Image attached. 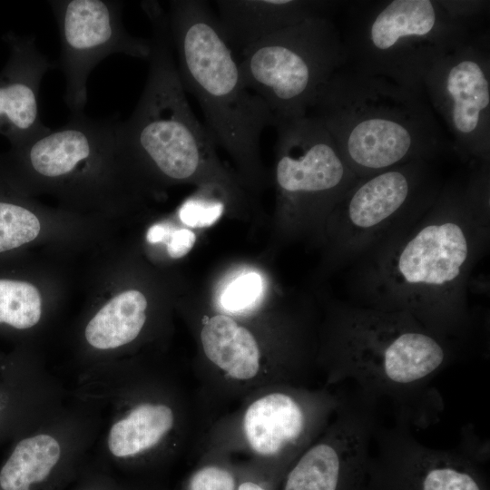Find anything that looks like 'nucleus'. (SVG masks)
I'll return each mask as SVG.
<instances>
[{"label":"nucleus","mask_w":490,"mask_h":490,"mask_svg":"<svg viewBox=\"0 0 490 490\" xmlns=\"http://www.w3.org/2000/svg\"><path fill=\"white\" fill-rule=\"evenodd\" d=\"M488 163L443 185L415 221L366 253L356 274L358 305L414 317L449 339L469 326L466 288L486 242Z\"/></svg>","instance_id":"f257e3e1"},{"label":"nucleus","mask_w":490,"mask_h":490,"mask_svg":"<svg viewBox=\"0 0 490 490\" xmlns=\"http://www.w3.org/2000/svg\"><path fill=\"white\" fill-rule=\"evenodd\" d=\"M454 356L449 339L407 313L347 304L331 317L318 362L325 387L348 381L387 402L396 423L425 428L443 412L432 381Z\"/></svg>","instance_id":"f03ea898"},{"label":"nucleus","mask_w":490,"mask_h":490,"mask_svg":"<svg viewBox=\"0 0 490 490\" xmlns=\"http://www.w3.org/2000/svg\"><path fill=\"white\" fill-rule=\"evenodd\" d=\"M308 115L323 123L358 179L452 148L424 88L348 64L321 87Z\"/></svg>","instance_id":"7ed1b4c3"},{"label":"nucleus","mask_w":490,"mask_h":490,"mask_svg":"<svg viewBox=\"0 0 490 490\" xmlns=\"http://www.w3.org/2000/svg\"><path fill=\"white\" fill-rule=\"evenodd\" d=\"M98 416L92 454L132 467L162 466L192 442L195 407L178 375L132 360L82 370L70 389Z\"/></svg>","instance_id":"20e7f679"},{"label":"nucleus","mask_w":490,"mask_h":490,"mask_svg":"<svg viewBox=\"0 0 490 490\" xmlns=\"http://www.w3.org/2000/svg\"><path fill=\"white\" fill-rule=\"evenodd\" d=\"M167 13L185 93L198 101L214 142L243 166H253L263 131L274 127L271 113L243 83L239 60L207 1H171Z\"/></svg>","instance_id":"39448f33"},{"label":"nucleus","mask_w":490,"mask_h":490,"mask_svg":"<svg viewBox=\"0 0 490 490\" xmlns=\"http://www.w3.org/2000/svg\"><path fill=\"white\" fill-rule=\"evenodd\" d=\"M141 7L151 24L149 72L127 121L125 138L139 166L166 181L195 179L217 165L212 137L192 113L177 72L168 13L157 1Z\"/></svg>","instance_id":"423d86ee"},{"label":"nucleus","mask_w":490,"mask_h":490,"mask_svg":"<svg viewBox=\"0 0 490 490\" xmlns=\"http://www.w3.org/2000/svg\"><path fill=\"white\" fill-rule=\"evenodd\" d=\"M475 34L439 0H357L341 35L353 68L424 88L431 67Z\"/></svg>","instance_id":"0eeeda50"},{"label":"nucleus","mask_w":490,"mask_h":490,"mask_svg":"<svg viewBox=\"0 0 490 490\" xmlns=\"http://www.w3.org/2000/svg\"><path fill=\"white\" fill-rule=\"evenodd\" d=\"M239 401V407L217 417L199 436V454L220 453L285 475L325 430L339 404V393L327 387L276 383Z\"/></svg>","instance_id":"6e6552de"},{"label":"nucleus","mask_w":490,"mask_h":490,"mask_svg":"<svg viewBox=\"0 0 490 490\" xmlns=\"http://www.w3.org/2000/svg\"><path fill=\"white\" fill-rule=\"evenodd\" d=\"M245 85L267 105L274 127L308 115L321 87L348 64L331 17H314L260 41L240 54Z\"/></svg>","instance_id":"1a4fd4ad"},{"label":"nucleus","mask_w":490,"mask_h":490,"mask_svg":"<svg viewBox=\"0 0 490 490\" xmlns=\"http://www.w3.org/2000/svg\"><path fill=\"white\" fill-rule=\"evenodd\" d=\"M22 158L39 189L75 197L114 195L139 168L118 114L71 113L66 123L24 145Z\"/></svg>","instance_id":"9d476101"},{"label":"nucleus","mask_w":490,"mask_h":490,"mask_svg":"<svg viewBox=\"0 0 490 490\" xmlns=\"http://www.w3.org/2000/svg\"><path fill=\"white\" fill-rule=\"evenodd\" d=\"M432 160L412 161L358 179L330 215L340 251L367 253L417 220L443 184Z\"/></svg>","instance_id":"9b49d317"},{"label":"nucleus","mask_w":490,"mask_h":490,"mask_svg":"<svg viewBox=\"0 0 490 490\" xmlns=\"http://www.w3.org/2000/svg\"><path fill=\"white\" fill-rule=\"evenodd\" d=\"M434 113L444 121L451 146L464 160H490V53L478 33L439 59L423 81Z\"/></svg>","instance_id":"f8f14e48"},{"label":"nucleus","mask_w":490,"mask_h":490,"mask_svg":"<svg viewBox=\"0 0 490 490\" xmlns=\"http://www.w3.org/2000/svg\"><path fill=\"white\" fill-rule=\"evenodd\" d=\"M378 406L357 389L339 393L328 425L289 466L279 490H366Z\"/></svg>","instance_id":"ddd939ff"},{"label":"nucleus","mask_w":490,"mask_h":490,"mask_svg":"<svg viewBox=\"0 0 490 490\" xmlns=\"http://www.w3.org/2000/svg\"><path fill=\"white\" fill-rule=\"evenodd\" d=\"M58 27L64 101L71 113L83 112L90 74L104 58L122 54L147 59L150 38L131 34L122 23L124 3L112 0L48 1Z\"/></svg>","instance_id":"4468645a"},{"label":"nucleus","mask_w":490,"mask_h":490,"mask_svg":"<svg viewBox=\"0 0 490 490\" xmlns=\"http://www.w3.org/2000/svg\"><path fill=\"white\" fill-rule=\"evenodd\" d=\"M275 179L296 209L331 212L358 180L341 157L323 123L307 115L279 122Z\"/></svg>","instance_id":"2eb2a0df"},{"label":"nucleus","mask_w":490,"mask_h":490,"mask_svg":"<svg viewBox=\"0 0 490 490\" xmlns=\"http://www.w3.org/2000/svg\"><path fill=\"white\" fill-rule=\"evenodd\" d=\"M373 443L366 490H490L481 464L458 447L424 445L407 426H378Z\"/></svg>","instance_id":"dca6fc26"},{"label":"nucleus","mask_w":490,"mask_h":490,"mask_svg":"<svg viewBox=\"0 0 490 490\" xmlns=\"http://www.w3.org/2000/svg\"><path fill=\"white\" fill-rule=\"evenodd\" d=\"M201 324L200 341L206 367L198 377L205 397L212 402L240 400L276 383L304 385L266 356L256 334L232 317L216 314L205 317Z\"/></svg>","instance_id":"f3484780"},{"label":"nucleus","mask_w":490,"mask_h":490,"mask_svg":"<svg viewBox=\"0 0 490 490\" xmlns=\"http://www.w3.org/2000/svg\"><path fill=\"white\" fill-rule=\"evenodd\" d=\"M67 389L35 358L0 359V445L15 438L60 408Z\"/></svg>","instance_id":"a211bd4d"},{"label":"nucleus","mask_w":490,"mask_h":490,"mask_svg":"<svg viewBox=\"0 0 490 490\" xmlns=\"http://www.w3.org/2000/svg\"><path fill=\"white\" fill-rule=\"evenodd\" d=\"M339 4L319 0H218L220 28L240 54L288 27L314 17H330Z\"/></svg>","instance_id":"6ab92c4d"},{"label":"nucleus","mask_w":490,"mask_h":490,"mask_svg":"<svg viewBox=\"0 0 490 490\" xmlns=\"http://www.w3.org/2000/svg\"><path fill=\"white\" fill-rule=\"evenodd\" d=\"M15 59L7 79L0 83V125L24 146L48 132L40 113V87L45 74L56 68L33 38L15 45Z\"/></svg>","instance_id":"aec40b11"},{"label":"nucleus","mask_w":490,"mask_h":490,"mask_svg":"<svg viewBox=\"0 0 490 490\" xmlns=\"http://www.w3.org/2000/svg\"><path fill=\"white\" fill-rule=\"evenodd\" d=\"M147 307L145 296L136 289L112 298L83 328V340L88 348L105 356L135 342L146 325Z\"/></svg>","instance_id":"412c9836"},{"label":"nucleus","mask_w":490,"mask_h":490,"mask_svg":"<svg viewBox=\"0 0 490 490\" xmlns=\"http://www.w3.org/2000/svg\"><path fill=\"white\" fill-rule=\"evenodd\" d=\"M42 315V298L34 285L0 279V326L26 331L39 324Z\"/></svg>","instance_id":"4be33fe9"},{"label":"nucleus","mask_w":490,"mask_h":490,"mask_svg":"<svg viewBox=\"0 0 490 490\" xmlns=\"http://www.w3.org/2000/svg\"><path fill=\"white\" fill-rule=\"evenodd\" d=\"M240 474V461L214 452H202L181 490H236Z\"/></svg>","instance_id":"5701e85b"},{"label":"nucleus","mask_w":490,"mask_h":490,"mask_svg":"<svg viewBox=\"0 0 490 490\" xmlns=\"http://www.w3.org/2000/svg\"><path fill=\"white\" fill-rule=\"evenodd\" d=\"M38 217L24 206L0 201V252L18 248L39 234Z\"/></svg>","instance_id":"b1692460"},{"label":"nucleus","mask_w":490,"mask_h":490,"mask_svg":"<svg viewBox=\"0 0 490 490\" xmlns=\"http://www.w3.org/2000/svg\"><path fill=\"white\" fill-rule=\"evenodd\" d=\"M262 290L261 277L248 272L235 279L223 291L220 303L225 311L241 314L250 310Z\"/></svg>","instance_id":"393cba45"},{"label":"nucleus","mask_w":490,"mask_h":490,"mask_svg":"<svg viewBox=\"0 0 490 490\" xmlns=\"http://www.w3.org/2000/svg\"><path fill=\"white\" fill-rule=\"evenodd\" d=\"M201 192L186 200L179 211L181 220L191 227L211 226L224 211L222 201Z\"/></svg>","instance_id":"a878e982"},{"label":"nucleus","mask_w":490,"mask_h":490,"mask_svg":"<svg viewBox=\"0 0 490 490\" xmlns=\"http://www.w3.org/2000/svg\"><path fill=\"white\" fill-rule=\"evenodd\" d=\"M284 475L273 473L252 463L240 461L236 490H279Z\"/></svg>","instance_id":"bb28decb"},{"label":"nucleus","mask_w":490,"mask_h":490,"mask_svg":"<svg viewBox=\"0 0 490 490\" xmlns=\"http://www.w3.org/2000/svg\"><path fill=\"white\" fill-rule=\"evenodd\" d=\"M442 4L453 15L463 20L473 28L476 19L485 14L489 6L488 1L474 0H443Z\"/></svg>","instance_id":"cd10ccee"},{"label":"nucleus","mask_w":490,"mask_h":490,"mask_svg":"<svg viewBox=\"0 0 490 490\" xmlns=\"http://www.w3.org/2000/svg\"><path fill=\"white\" fill-rule=\"evenodd\" d=\"M458 448L479 464L485 463L489 458L488 443L480 442V438L474 433V428L466 426L463 428Z\"/></svg>","instance_id":"c85d7f7f"},{"label":"nucleus","mask_w":490,"mask_h":490,"mask_svg":"<svg viewBox=\"0 0 490 490\" xmlns=\"http://www.w3.org/2000/svg\"><path fill=\"white\" fill-rule=\"evenodd\" d=\"M195 234L187 229H179L172 232L167 245V251L172 258L178 259L186 255L195 243Z\"/></svg>","instance_id":"c756f323"},{"label":"nucleus","mask_w":490,"mask_h":490,"mask_svg":"<svg viewBox=\"0 0 490 490\" xmlns=\"http://www.w3.org/2000/svg\"><path fill=\"white\" fill-rule=\"evenodd\" d=\"M167 228L162 224L152 226L147 232V240L151 243L162 241L167 234Z\"/></svg>","instance_id":"7c9ffc66"},{"label":"nucleus","mask_w":490,"mask_h":490,"mask_svg":"<svg viewBox=\"0 0 490 490\" xmlns=\"http://www.w3.org/2000/svg\"><path fill=\"white\" fill-rule=\"evenodd\" d=\"M94 490H99V489H94Z\"/></svg>","instance_id":"2f4dec72"}]
</instances>
